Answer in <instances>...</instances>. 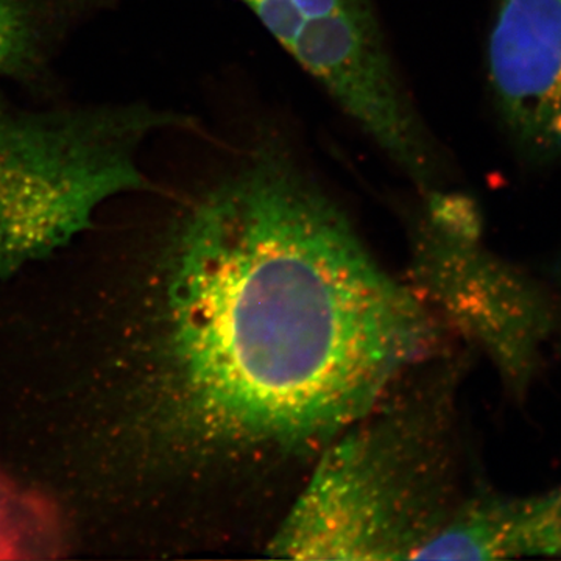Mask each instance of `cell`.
Segmentation results:
<instances>
[{"instance_id": "1", "label": "cell", "mask_w": 561, "mask_h": 561, "mask_svg": "<svg viewBox=\"0 0 561 561\" xmlns=\"http://www.w3.org/2000/svg\"><path fill=\"white\" fill-rule=\"evenodd\" d=\"M162 275V460L238 553L261 556L320 454L457 343L276 146L184 210Z\"/></svg>"}, {"instance_id": "2", "label": "cell", "mask_w": 561, "mask_h": 561, "mask_svg": "<svg viewBox=\"0 0 561 561\" xmlns=\"http://www.w3.org/2000/svg\"><path fill=\"white\" fill-rule=\"evenodd\" d=\"M461 343L402 373L320 454L262 557L419 560L463 489Z\"/></svg>"}, {"instance_id": "3", "label": "cell", "mask_w": 561, "mask_h": 561, "mask_svg": "<svg viewBox=\"0 0 561 561\" xmlns=\"http://www.w3.org/2000/svg\"><path fill=\"white\" fill-rule=\"evenodd\" d=\"M179 122L142 105L24 111L0 103V275L70 241L103 202L146 186L140 147Z\"/></svg>"}, {"instance_id": "4", "label": "cell", "mask_w": 561, "mask_h": 561, "mask_svg": "<svg viewBox=\"0 0 561 561\" xmlns=\"http://www.w3.org/2000/svg\"><path fill=\"white\" fill-rule=\"evenodd\" d=\"M400 276L453 339L483 354L502 383L523 393L548 341L551 308L529 276L486 249L471 198L424 192Z\"/></svg>"}, {"instance_id": "5", "label": "cell", "mask_w": 561, "mask_h": 561, "mask_svg": "<svg viewBox=\"0 0 561 561\" xmlns=\"http://www.w3.org/2000/svg\"><path fill=\"white\" fill-rule=\"evenodd\" d=\"M486 65L513 144L530 160H560L561 0H494Z\"/></svg>"}, {"instance_id": "6", "label": "cell", "mask_w": 561, "mask_h": 561, "mask_svg": "<svg viewBox=\"0 0 561 561\" xmlns=\"http://www.w3.org/2000/svg\"><path fill=\"white\" fill-rule=\"evenodd\" d=\"M561 559V483L527 496L468 490L419 560Z\"/></svg>"}, {"instance_id": "7", "label": "cell", "mask_w": 561, "mask_h": 561, "mask_svg": "<svg viewBox=\"0 0 561 561\" xmlns=\"http://www.w3.org/2000/svg\"><path fill=\"white\" fill-rule=\"evenodd\" d=\"M43 28L32 0H0V76H31L41 62Z\"/></svg>"}]
</instances>
